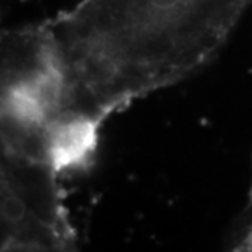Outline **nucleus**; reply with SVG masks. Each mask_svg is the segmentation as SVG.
Returning <instances> with one entry per match:
<instances>
[{
    "mask_svg": "<svg viewBox=\"0 0 252 252\" xmlns=\"http://www.w3.org/2000/svg\"><path fill=\"white\" fill-rule=\"evenodd\" d=\"M250 0H81L41 23L63 121L98 133L136 99L187 79L224 45Z\"/></svg>",
    "mask_w": 252,
    "mask_h": 252,
    "instance_id": "nucleus-1",
    "label": "nucleus"
},
{
    "mask_svg": "<svg viewBox=\"0 0 252 252\" xmlns=\"http://www.w3.org/2000/svg\"><path fill=\"white\" fill-rule=\"evenodd\" d=\"M62 90L41 24L3 34L1 154L51 165V146L63 118Z\"/></svg>",
    "mask_w": 252,
    "mask_h": 252,
    "instance_id": "nucleus-2",
    "label": "nucleus"
},
{
    "mask_svg": "<svg viewBox=\"0 0 252 252\" xmlns=\"http://www.w3.org/2000/svg\"><path fill=\"white\" fill-rule=\"evenodd\" d=\"M1 251H70L76 230L61 175L46 162L1 154Z\"/></svg>",
    "mask_w": 252,
    "mask_h": 252,
    "instance_id": "nucleus-3",
    "label": "nucleus"
},
{
    "mask_svg": "<svg viewBox=\"0 0 252 252\" xmlns=\"http://www.w3.org/2000/svg\"><path fill=\"white\" fill-rule=\"evenodd\" d=\"M247 231H248V238L252 244V184L250 189L248 205H247Z\"/></svg>",
    "mask_w": 252,
    "mask_h": 252,
    "instance_id": "nucleus-4",
    "label": "nucleus"
}]
</instances>
